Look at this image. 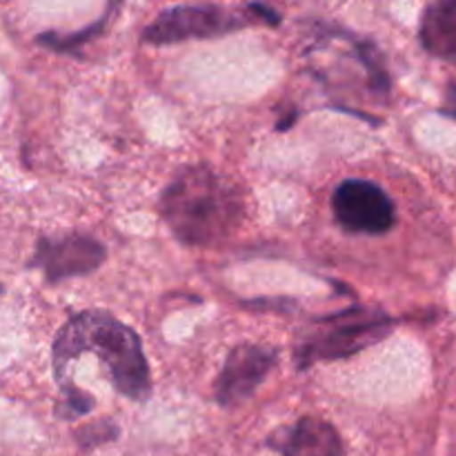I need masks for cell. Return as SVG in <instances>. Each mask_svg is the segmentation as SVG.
<instances>
[{
    "label": "cell",
    "mask_w": 456,
    "mask_h": 456,
    "mask_svg": "<svg viewBox=\"0 0 456 456\" xmlns=\"http://www.w3.org/2000/svg\"><path fill=\"white\" fill-rule=\"evenodd\" d=\"M83 354H96L105 363L111 386L118 395L132 401L147 399L151 379L141 338L116 316L102 310H87L62 325L52 346L53 377L58 386L67 381L71 365Z\"/></svg>",
    "instance_id": "cell-1"
},
{
    "label": "cell",
    "mask_w": 456,
    "mask_h": 456,
    "mask_svg": "<svg viewBox=\"0 0 456 456\" xmlns=\"http://www.w3.org/2000/svg\"><path fill=\"white\" fill-rule=\"evenodd\" d=\"M160 214L181 243L203 248L239 225L243 199L227 178L205 165H194L183 169L163 191Z\"/></svg>",
    "instance_id": "cell-2"
},
{
    "label": "cell",
    "mask_w": 456,
    "mask_h": 456,
    "mask_svg": "<svg viewBox=\"0 0 456 456\" xmlns=\"http://www.w3.org/2000/svg\"><path fill=\"white\" fill-rule=\"evenodd\" d=\"M281 16L263 4H248L243 12H232L218 4H181L159 13L151 25L142 31V43L147 45H172L183 40L212 38L240 29L252 22H270L279 25Z\"/></svg>",
    "instance_id": "cell-3"
},
{
    "label": "cell",
    "mask_w": 456,
    "mask_h": 456,
    "mask_svg": "<svg viewBox=\"0 0 456 456\" xmlns=\"http://www.w3.org/2000/svg\"><path fill=\"white\" fill-rule=\"evenodd\" d=\"M325 330L310 334L297 347V368L307 370L319 361H337L365 350L390 334L396 321L381 310H346L319 321Z\"/></svg>",
    "instance_id": "cell-4"
},
{
    "label": "cell",
    "mask_w": 456,
    "mask_h": 456,
    "mask_svg": "<svg viewBox=\"0 0 456 456\" xmlns=\"http://www.w3.org/2000/svg\"><path fill=\"white\" fill-rule=\"evenodd\" d=\"M332 212L347 234L383 236L396 225L395 200L365 178H347L334 190Z\"/></svg>",
    "instance_id": "cell-5"
},
{
    "label": "cell",
    "mask_w": 456,
    "mask_h": 456,
    "mask_svg": "<svg viewBox=\"0 0 456 456\" xmlns=\"http://www.w3.org/2000/svg\"><path fill=\"white\" fill-rule=\"evenodd\" d=\"M105 245L87 234H67L61 239L43 236L36 245L29 267L43 270L49 283H61L74 276L92 274L105 263Z\"/></svg>",
    "instance_id": "cell-6"
},
{
    "label": "cell",
    "mask_w": 456,
    "mask_h": 456,
    "mask_svg": "<svg viewBox=\"0 0 456 456\" xmlns=\"http://www.w3.org/2000/svg\"><path fill=\"white\" fill-rule=\"evenodd\" d=\"M276 365V350L265 346H243L234 347L227 354L225 365L216 379V401L223 408H236L256 392V387L265 381L267 374Z\"/></svg>",
    "instance_id": "cell-7"
},
{
    "label": "cell",
    "mask_w": 456,
    "mask_h": 456,
    "mask_svg": "<svg viewBox=\"0 0 456 456\" xmlns=\"http://www.w3.org/2000/svg\"><path fill=\"white\" fill-rule=\"evenodd\" d=\"M279 448L283 456H346L337 428L316 417H303Z\"/></svg>",
    "instance_id": "cell-8"
},
{
    "label": "cell",
    "mask_w": 456,
    "mask_h": 456,
    "mask_svg": "<svg viewBox=\"0 0 456 456\" xmlns=\"http://www.w3.org/2000/svg\"><path fill=\"white\" fill-rule=\"evenodd\" d=\"M419 40L428 53L456 65V0H439L423 9Z\"/></svg>",
    "instance_id": "cell-9"
},
{
    "label": "cell",
    "mask_w": 456,
    "mask_h": 456,
    "mask_svg": "<svg viewBox=\"0 0 456 456\" xmlns=\"http://www.w3.org/2000/svg\"><path fill=\"white\" fill-rule=\"evenodd\" d=\"M107 20H110V13L101 16V20L89 25L87 29L76 31V34L58 36L53 34V31H49V34H40L36 40H38V45H45V47L53 49V52H78V49L83 47V43H87V40H92L94 36H98V31L105 29Z\"/></svg>",
    "instance_id": "cell-10"
},
{
    "label": "cell",
    "mask_w": 456,
    "mask_h": 456,
    "mask_svg": "<svg viewBox=\"0 0 456 456\" xmlns=\"http://www.w3.org/2000/svg\"><path fill=\"white\" fill-rule=\"evenodd\" d=\"M118 436V428L111 421H98L92 426L85 428L83 432H78V441L83 448H94V445H102L107 441H114Z\"/></svg>",
    "instance_id": "cell-11"
},
{
    "label": "cell",
    "mask_w": 456,
    "mask_h": 456,
    "mask_svg": "<svg viewBox=\"0 0 456 456\" xmlns=\"http://www.w3.org/2000/svg\"><path fill=\"white\" fill-rule=\"evenodd\" d=\"M441 114L448 116V118L456 120V83H448L445 87V96H444V107H441Z\"/></svg>",
    "instance_id": "cell-12"
},
{
    "label": "cell",
    "mask_w": 456,
    "mask_h": 456,
    "mask_svg": "<svg viewBox=\"0 0 456 456\" xmlns=\"http://www.w3.org/2000/svg\"><path fill=\"white\" fill-rule=\"evenodd\" d=\"M0 292H3V285H0Z\"/></svg>",
    "instance_id": "cell-13"
}]
</instances>
